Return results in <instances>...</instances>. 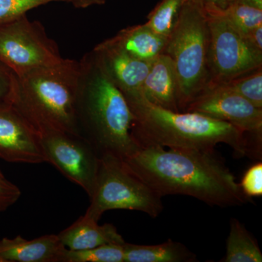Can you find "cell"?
<instances>
[{
	"label": "cell",
	"instance_id": "1",
	"mask_svg": "<svg viewBox=\"0 0 262 262\" xmlns=\"http://www.w3.org/2000/svg\"><path fill=\"white\" fill-rule=\"evenodd\" d=\"M158 195L192 196L220 208L241 206L251 200L214 149L200 150L140 145L123 160Z\"/></svg>",
	"mask_w": 262,
	"mask_h": 262
},
{
	"label": "cell",
	"instance_id": "2",
	"mask_svg": "<svg viewBox=\"0 0 262 262\" xmlns=\"http://www.w3.org/2000/svg\"><path fill=\"white\" fill-rule=\"evenodd\" d=\"M80 61L77 117L81 137L99 158L112 155L126 159L140 146L133 135L134 116L130 106L92 51Z\"/></svg>",
	"mask_w": 262,
	"mask_h": 262
},
{
	"label": "cell",
	"instance_id": "3",
	"mask_svg": "<svg viewBox=\"0 0 262 262\" xmlns=\"http://www.w3.org/2000/svg\"><path fill=\"white\" fill-rule=\"evenodd\" d=\"M134 116L133 135L139 145L214 149L225 144L237 158L252 154L257 142L227 122L192 112H173L149 102L144 96L127 102Z\"/></svg>",
	"mask_w": 262,
	"mask_h": 262
},
{
	"label": "cell",
	"instance_id": "4",
	"mask_svg": "<svg viewBox=\"0 0 262 262\" xmlns=\"http://www.w3.org/2000/svg\"><path fill=\"white\" fill-rule=\"evenodd\" d=\"M80 61L63 58L21 75L13 74L7 102L39 134L56 130L80 136L77 117Z\"/></svg>",
	"mask_w": 262,
	"mask_h": 262
},
{
	"label": "cell",
	"instance_id": "5",
	"mask_svg": "<svg viewBox=\"0 0 262 262\" xmlns=\"http://www.w3.org/2000/svg\"><path fill=\"white\" fill-rule=\"evenodd\" d=\"M209 38L204 8L196 0H185L163 53L171 58L178 77L179 112L210 83Z\"/></svg>",
	"mask_w": 262,
	"mask_h": 262
},
{
	"label": "cell",
	"instance_id": "6",
	"mask_svg": "<svg viewBox=\"0 0 262 262\" xmlns=\"http://www.w3.org/2000/svg\"><path fill=\"white\" fill-rule=\"evenodd\" d=\"M84 215L98 222L110 210L143 212L157 218L163 211L162 198L131 172L123 160L112 155L99 158L96 182Z\"/></svg>",
	"mask_w": 262,
	"mask_h": 262
},
{
	"label": "cell",
	"instance_id": "7",
	"mask_svg": "<svg viewBox=\"0 0 262 262\" xmlns=\"http://www.w3.org/2000/svg\"><path fill=\"white\" fill-rule=\"evenodd\" d=\"M63 58L39 21H31L24 15L0 25V63L15 75L55 64Z\"/></svg>",
	"mask_w": 262,
	"mask_h": 262
},
{
	"label": "cell",
	"instance_id": "8",
	"mask_svg": "<svg viewBox=\"0 0 262 262\" xmlns=\"http://www.w3.org/2000/svg\"><path fill=\"white\" fill-rule=\"evenodd\" d=\"M206 13L210 36L209 84L227 82L262 67V53L248 44L244 34L229 21L223 12Z\"/></svg>",
	"mask_w": 262,
	"mask_h": 262
},
{
	"label": "cell",
	"instance_id": "9",
	"mask_svg": "<svg viewBox=\"0 0 262 262\" xmlns=\"http://www.w3.org/2000/svg\"><path fill=\"white\" fill-rule=\"evenodd\" d=\"M39 136L46 163L91 196L99 163L94 148L83 138L69 133L50 130Z\"/></svg>",
	"mask_w": 262,
	"mask_h": 262
},
{
	"label": "cell",
	"instance_id": "10",
	"mask_svg": "<svg viewBox=\"0 0 262 262\" xmlns=\"http://www.w3.org/2000/svg\"><path fill=\"white\" fill-rule=\"evenodd\" d=\"M184 112H192L231 124L246 135L261 138L262 108L222 83L208 84Z\"/></svg>",
	"mask_w": 262,
	"mask_h": 262
},
{
	"label": "cell",
	"instance_id": "11",
	"mask_svg": "<svg viewBox=\"0 0 262 262\" xmlns=\"http://www.w3.org/2000/svg\"><path fill=\"white\" fill-rule=\"evenodd\" d=\"M0 158L14 163L46 162L39 133L7 101H0Z\"/></svg>",
	"mask_w": 262,
	"mask_h": 262
},
{
	"label": "cell",
	"instance_id": "12",
	"mask_svg": "<svg viewBox=\"0 0 262 262\" xmlns=\"http://www.w3.org/2000/svg\"><path fill=\"white\" fill-rule=\"evenodd\" d=\"M92 53L127 102L142 96L143 84L152 61L133 58L106 40L97 45Z\"/></svg>",
	"mask_w": 262,
	"mask_h": 262
},
{
	"label": "cell",
	"instance_id": "13",
	"mask_svg": "<svg viewBox=\"0 0 262 262\" xmlns=\"http://www.w3.org/2000/svg\"><path fill=\"white\" fill-rule=\"evenodd\" d=\"M66 250L58 234H46L31 241L20 235L0 241L3 262H63Z\"/></svg>",
	"mask_w": 262,
	"mask_h": 262
},
{
	"label": "cell",
	"instance_id": "14",
	"mask_svg": "<svg viewBox=\"0 0 262 262\" xmlns=\"http://www.w3.org/2000/svg\"><path fill=\"white\" fill-rule=\"evenodd\" d=\"M142 92L152 104L179 112L178 77L173 61L165 53H161L151 62Z\"/></svg>",
	"mask_w": 262,
	"mask_h": 262
},
{
	"label": "cell",
	"instance_id": "15",
	"mask_svg": "<svg viewBox=\"0 0 262 262\" xmlns=\"http://www.w3.org/2000/svg\"><path fill=\"white\" fill-rule=\"evenodd\" d=\"M69 250H85L104 244H124L125 239L112 224L99 225L98 222L82 215L58 234Z\"/></svg>",
	"mask_w": 262,
	"mask_h": 262
},
{
	"label": "cell",
	"instance_id": "16",
	"mask_svg": "<svg viewBox=\"0 0 262 262\" xmlns=\"http://www.w3.org/2000/svg\"><path fill=\"white\" fill-rule=\"evenodd\" d=\"M106 41L133 58L151 62L163 53L167 39L144 24L122 29Z\"/></svg>",
	"mask_w": 262,
	"mask_h": 262
},
{
	"label": "cell",
	"instance_id": "17",
	"mask_svg": "<svg viewBox=\"0 0 262 262\" xmlns=\"http://www.w3.org/2000/svg\"><path fill=\"white\" fill-rule=\"evenodd\" d=\"M195 253L181 243L168 239L163 244H124V262H194Z\"/></svg>",
	"mask_w": 262,
	"mask_h": 262
},
{
	"label": "cell",
	"instance_id": "18",
	"mask_svg": "<svg viewBox=\"0 0 262 262\" xmlns=\"http://www.w3.org/2000/svg\"><path fill=\"white\" fill-rule=\"evenodd\" d=\"M226 255L221 262H261L262 253L256 239L238 220L232 218L226 244Z\"/></svg>",
	"mask_w": 262,
	"mask_h": 262
},
{
	"label": "cell",
	"instance_id": "19",
	"mask_svg": "<svg viewBox=\"0 0 262 262\" xmlns=\"http://www.w3.org/2000/svg\"><path fill=\"white\" fill-rule=\"evenodd\" d=\"M185 0H162L148 15L146 26L164 38H168L178 21Z\"/></svg>",
	"mask_w": 262,
	"mask_h": 262
},
{
	"label": "cell",
	"instance_id": "20",
	"mask_svg": "<svg viewBox=\"0 0 262 262\" xmlns=\"http://www.w3.org/2000/svg\"><path fill=\"white\" fill-rule=\"evenodd\" d=\"M124 244H104L76 251L67 248L63 262H124Z\"/></svg>",
	"mask_w": 262,
	"mask_h": 262
},
{
	"label": "cell",
	"instance_id": "21",
	"mask_svg": "<svg viewBox=\"0 0 262 262\" xmlns=\"http://www.w3.org/2000/svg\"><path fill=\"white\" fill-rule=\"evenodd\" d=\"M256 107L262 108V67L222 82Z\"/></svg>",
	"mask_w": 262,
	"mask_h": 262
},
{
	"label": "cell",
	"instance_id": "22",
	"mask_svg": "<svg viewBox=\"0 0 262 262\" xmlns=\"http://www.w3.org/2000/svg\"><path fill=\"white\" fill-rule=\"evenodd\" d=\"M222 12L242 34L262 26V9L251 5L233 2Z\"/></svg>",
	"mask_w": 262,
	"mask_h": 262
},
{
	"label": "cell",
	"instance_id": "23",
	"mask_svg": "<svg viewBox=\"0 0 262 262\" xmlns=\"http://www.w3.org/2000/svg\"><path fill=\"white\" fill-rule=\"evenodd\" d=\"M53 2L70 3V0H0V25L18 20L29 10Z\"/></svg>",
	"mask_w": 262,
	"mask_h": 262
},
{
	"label": "cell",
	"instance_id": "24",
	"mask_svg": "<svg viewBox=\"0 0 262 262\" xmlns=\"http://www.w3.org/2000/svg\"><path fill=\"white\" fill-rule=\"evenodd\" d=\"M244 195L251 200L262 195V163L254 164L246 170L239 184Z\"/></svg>",
	"mask_w": 262,
	"mask_h": 262
},
{
	"label": "cell",
	"instance_id": "25",
	"mask_svg": "<svg viewBox=\"0 0 262 262\" xmlns=\"http://www.w3.org/2000/svg\"><path fill=\"white\" fill-rule=\"evenodd\" d=\"M21 196L20 189L13 183L0 178V212L6 211L13 206Z\"/></svg>",
	"mask_w": 262,
	"mask_h": 262
},
{
	"label": "cell",
	"instance_id": "26",
	"mask_svg": "<svg viewBox=\"0 0 262 262\" xmlns=\"http://www.w3.org/2000/svg\"><path fill=\"white\" fill-rule=\"evenodd\" d=\"M13 80V72L0 63V101H6L11 90Z\"/></svg>",
	"mask_w": 262,
	"mask_h": 262
},
{
	"label": "cell",
	"instance_id": "27",
	"mask_svg": "<svg viewBox=\"0 0 262 262\" xmlns=\"http://www.w3.org/2000/svg\"><path fill=\"white\" fill-rule=\"evenodd\" d=\"M248 44L258 53H262V26L244 34Z\"/></svg>",
	"mask_w": 262,
	"mask_h": 262
},
{
	"label": "cell",
	"instance_id": "28",
	"mask_svg": "<svg viewBox=\"0 0 262 262\" xmlns=\"http://www.w3.org/2000/svg\"><path fill=\"white\" fill-rule=\"evenodd\" d=\"M206 11H223L233 3L234 0H196Z\"/></svg>",
	"mask_w": 262,
	"mask_h": 262
},
{
	"label": "cell",
	"instance_id": "29",
	"mask_svg": "<svg viewBox=\"0 0 262 262\" xmlns=\"http://www.w3.org/2000/svg\"><path fill=\"white\" fill-rule=\"evenodd\" d=\"M107 0H70L75 8H86L92 5H100L104 4Z\"/></svg>",
	"mask_w": 262,
	"mask_h": 262
},
{
	"label": "cell",
	"instance_id": "30",
	"mask_svg": "<svg viewBox=\"0 0 262 262\" xmlns=\"http://www.w3.org/2000/svg\"><path fill=\"white\" fill-rule=\"evenodd\" d=\"M235 3H243L262 9V0H234Z\"/></svg>",
	"mask_w": 262,
	"mask_h": 262
},
{
	"label": "cell",
	"instance_id": "31",
	"mask_svg": "<svg viewBox=\"0 0 262 262\" xmlns=\"http://www.w3.org/2000/svg\"><path fill=\"white\" fill-rule=\"evenodd\" d=\"M5 176L3 175V172L0 170V178H4Z\"/></svg>",
	"mask_w": 262,
	"mask_h": 262
},
{
	"label": "cell",
	"instance_id": "32",
	"mask_svg": "<svg viewBox=\"0 0 262 262\" xmlns=\"http://www.w3.org/2000/svg\"><path fill=\"white\" fill-rule=\"evenodd\" d=\"M0 262H3V260H2L1 258H0Z\"/></svg>",
	"mask_w": 262,
	"mask_h": 262
}]
</instances>
